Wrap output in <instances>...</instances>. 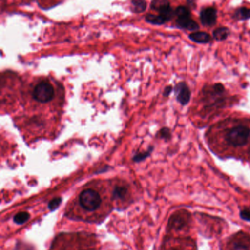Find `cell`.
I'll return each mask as SVG.
<instances>
[{"label": "cell", "instance_id": "1", "mask_svg": "<svg viewBox=\"0 0 250 250\" xmlns=\"http://www.w3.org/2000/svg\"><path fill=\"white\" fill-rule=\"evenodd\" d=\"M115 208L111 181L95 180L77 190L65 208V216L73 220L99 224Z\"/></svg>", "mask_w": 250, "mask_h": 250}, {"label": "cell", "instance_id": "2", "mask_svg": "<svg viewBox=\"0 0 250 250\" xmlns=\"http://www.w3.org/2000/svg\"><path fill=\"white\" fill-rule=\"evenodd\" d=\"M49 250H101V244L94 234L63 232L55 237Z\"/></svg>", "mask_w": 250, "mask_h": 250}, {"label": "cell", "instance_id": "3", "mask_svg": "<svg viewBox=\"0 0 250 250\" xmlns=\"http://www.w3.org/2000/svg\"><path fill=\"white\" fill-rule=\"evenodd\" d=\"M202 102L205 109H219L225 106L227 101L226 90L222 83L206 84L202 89Z\"/></svg>", "mask_w": 250, "mask_h": 250}, {"label": "cell", "instance_id": "4", "mask_svg": "<svg viewBox=\"0 0 250 250\" xmlns=\"http://www.w3.org/2000/svg\"><path fill=\"white\" fill-rule=\"evenodd\" d=\"M115 208H124L134 200L133 189L129 183L121 180L111 181Z\"/></svg>", "mask_w": 250, "mask_h": 250}, {"label": "cell", "instance_id": "5", "mask_svg": "<svg viewBox=\"0 0 250 250\" xmlns=\"http://www.w3.org/2000/svg\"><path fill=\"white\" fill-rule=\"evenodd\" d=\"M250 138V128L244 125L232 127L227 131L225 136L227 144L235 147L245 146Z\"/></svg>", "mask_w": 250, "mask_h": 250}, {"label": "cell", "instance_id": "6", "mask_svg": "<svg viewBox=\"0 0 250 250\" xmlns=\"http://www.w3.org/2000/svg\"><path fill=\"white\" fill-rule=\"evenodd\" d=\"M175 25L181 30L197 32L200 29L199 24L191 18V11L188 7L180 5L175 10Z\"/></svg>", "mask_w": 250, "mask_h": 250}, {"label": "cell", "instance_id": "7", "mask_svg": "<svg viewBox=\"0 0 250 250\" xmlns=\"http://www.w3.org/2000/svg\"><path fill=\"white\" fill-rule=\"evenodd\" d=\"M55 96V89L49 82L42 81L35 86L33 90V98L40 103H47L52 100Z\"/></svg>", "mask_w": 250, "mask_h": 250}, {"label": "cell", "instance_id": "8", "mask_svg": "<svg viewBox=\"0 0 250 250\" xmlns=\"http://www.w3.org/2000/svg\"><path fill=\"white\" fill-rule=\"evenodd\" d=\"M150 8L159 12L167 22L175 17V10L171 7L170 3L165 0H155L150 3Z\"/></svg>", "mask_w": 250, "mask_h": 250}, {"label": "cell", "instance_id": "9", "mask_svg": "<svg viewBox=\"0 0 250 250\" xmlns=\"http://www.w3.org/2000/svg\"><path fill=\"white\" fill-rule=\"evenodd\" d=\"M174 94L177 102L182 106H186L191 100V92L189 87L185 82H180L173 87Z\"/></svg>", "mask_w": 250, "mask_h": 250}, {"label": "cell", "instance_id": "10", "mask_svg": "<svg viewBox=\"0 0 250 250\" xmlns=\"http://www.w3.org/2000/svg\"><path fill=\"white\" fill-rule=\"evenodd\" d=\"M201 24L205 27H213L217 21V10L215 7H206L200 13Z\"/></svg>", "mask_w": 250, "mask_h": 250}, {"label": "cell", "instance_id": "11", "mask_svg": "<svg viewBox=\"0 0 250 250\" xmlns=\"http://www.w3.org/2000/svg\"><path fill=\"white\" fill-rule=\"evenodd\" d=\"M188 216L184 213H177L174 214L169 219L168 228L170 230H181L187 226Z\"/></svg>", "mask_w": 250, "mask_h": 250}, {"label": "cell", "instance_id": "12", "mask_svg": "<svg viewBox=\"0 0 250 250\" xmlns=\"http://www.w3.org/2000/svg\"><path fill=\"white\" fill-rule=\"evenodd\" d=\"M228 250H250V238L245 235H237L229 243Z\"/></svg>", "mask_w": 250, "mask_h": 250}, {"label": "cell", "instance_id": "13", "mask_svg": "<svg viewBox=\"0 0 250 250\" xmlns=\"http://www.w3.org/2000/svg\"><path fill=\"white\" fill-rule=\"evenodd\" d=\"M188 39L192 41L194 43H200V44H206L211 42V36L206 32L197 31L191 33L188 36Z\"/></svg>", "mask_w": 250, "mask_h": 250}, {"label": "cell", "instance_id": "14", "mask_svg": "<svg viewBox=\"0 0 250 250\" xmlns=\"http://www.w3.org/2000/svg\"><path fill=\"white\" fill-rule=\"evenodd\" d=\"M232 18L237 21H245L250 19V8L247 7H241L235 10L232 14Z\"/></svg>", "mask_w": 250, "mask_h": 250}, {"label": "cell", "instance_id": "15", "mask_svg": "<svg viewBox=\"0 0 250 250\" xmlns=\"http://www.w3.org/2000/svg\"><path fill=\"white\" fill-rule=\"evenodd\" d=\"M230 35V30L228 27H221L213 31V38L217 42L226 40Z\"/></svg>", "mask_w": 250, "mask_h": 250}, {"label": "cell", "instance_id": "16", "mask_svg": "<svg viewBox=\"0 0 250 250\" xmlns=\"http://www.w3.org/2000/svg\"><path fill=\"white\" fill-rule=\"evenodd\" d=\"M146 21L149 24H154V25H162L167 22L166 20L162 16L152 14H148L146 16Z\"/></svg>", "mask_w": 250, "mask_h": 250}, {"label": "cell", "instance_id": "17", "mask_svg": "<svg viewBox=\"0 0 250 250\" xmlns=\"http://www.w3.org/2000/svg\"><path fill=\"white\" fill-rule=\"evenodd\" d=\"M131 10L133 13H143L147 8V2L145 1H131Z\"/></svg>", "mask_w": 250, "mask_h": 250}, {"label": "cell", "instance_id": "18", "mask_svg": "<svg viewBox=\"0 0 250 250\" xmlns=\"http://www.w3.org/2000/svg\"><path fill=\"white\" fill-rule=\"evenodd\" d=\"M30 219V214L27 212H20L14 218V221L18 225H22Z\"/></svg>", "mask_w": 250, "mask_h": 250}, {"label": "cell", "instance_id": "19", "mask_svg": "<svg viewBox=\"0 0 250 250\" xmlns=\"http://www.w3.org/2000/svg\"><path fill=\"white\" fill-rule=\"evenodd\" d=\"M157 137L162 139V140L167 141V140H169L172 138V132H171V130L167 128V127H164V128H161L158 131Z\"/></svg>", "mask_w": 250, "mask_h": 250}, {"label": "cell", "instance_id": "20", "mask_svg": "<svg viewBox=\"0 0 250 250\" xmlns=\"http://www.w3.org/2000/svg\"><path fill=\"white\" fill-rule=\"evenodd\" d=\"M184 249L182 245H179V243L176 244V243L169 241L164 244L162 250H185Z\"/></svg>", "mask_w": 250, "mask_h": 250}, {"label": "cell", "instance_id": "21", "mask_svg": "<svg viewBox=\"0 0 250 250\" xmlns=\"http://www.w3.org/2000/svg\"><path fill=\"white\" fill-rule=\"evenodd\" d=\"M240 217H241L243 220L250 222V208H243L242 210L240 211Z\"/></svg>", "mask_w": 250, "mask_h": 250}, {"label": "cell", "instance_id": "22", "mask_svg": "<svg viewBox=\"0 0 250 250\" xmlns=\"http://www.w3.org/2000/svg\"><path fill=\"white\" fill-rule=\"evenodd\" d=\"M153 147H150L147 151L145 152V153H140V154L137 155V156L134 157V159L136 161H140L143 160V159H146V157L149 156L151 153L152 150H153Z\"/></svg>", "mask_w": 250, "mask_h": 250}, {"label": "cell", "instance_id": "23", "mask_svg": "<svg viewBox=\"0 0 250 250\" xmlns=\"http://www.w3.org/2000/svg\"><path fill=\"white\" fill-rule=\"evenodd\" d=\"M172 91H173V87H172V86H167L165 90H164L163 96H165V97H168Z\"/></svg>", "mask_w": 250, "mask_h": 250}]
</instances>
